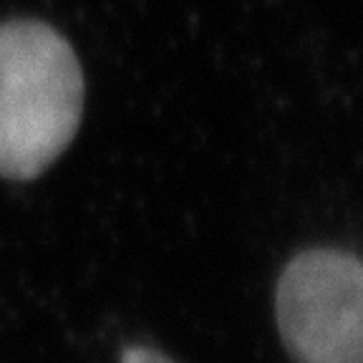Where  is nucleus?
<instances>
[{
  "instance_id": "f03ea898",
  "label": "nucleus",
  "mask_w": 363,
  "mask_h": 363,
  "mask_svg": "<svg viewBox=\"0 0 363 363\" xmlns=\"http://www.w3.org/2000/svg\"><path fill=\"white\" fill-rule=\"evenodd\" d=\"M275 315L295 363H363V260L335 247L298 252L278 280Z\"/></svg>"
},
{
  "instance_id": "f257e3e1",
  "label": "nucleus",
  "mask_w": 363,
  "mask_h": 363,
  "mask_svg": "<svg viewBox=\"0 0 363 363\" xmlns=\"http://www.w3.org/2000/svg\"><path fill=\"white\" fill-rule=\"evenodd\" d=\"M84 111V74L63 35L35 21L0 26V177L33 179L66 152Z\"/></svg>"
},
{
  "instance_id": "7ed1b4c3",
  "label": "nucleus",
  "mask_w": 363,
  "mask_h": 363,
  "mask_svg": "<svg viewBox=\"0 0 363 363\" xmlns=\"http://www.w3.org/2000/svg\"><path fill=\"white\" fill-rule=\"evenodd\" d=\"M121 363H172L164 353L154 351V348H129L121 358Z\"/></svg>"
}]
</instances>
